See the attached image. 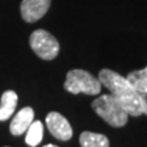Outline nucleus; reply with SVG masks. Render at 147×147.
<instances>
[{"mask_svg": "<svg viewBox=\"0 0 147 147\" xmlns=\"http://www.w3.org/2000/svg\"><path fill=\"white\" fill-rule=\"evenodd\" d=\"M98 80L100 85L107 87L110 91V94L118 99L127 115L140 117L144 114L145 105L142 96L139 91L134 88L126 77H123L120 74L110 69H103L99 71Z\"/></svg>", "mask_w": 147, "mask_h": 147, "instance_id": "nucleus-1", "label": "nucleus"}, {"mask_svg": "<svg viewBox=\"0 0 147 147\" xmlns=\"http://www.w3.org/2000/svg\"><path fill=\"white\" fill-rule=\"evenodd\" d=\"M92 108L113 127H123L127 123V113L113 94H102L92 102Z\"/></svg>", "mask_w": 147, "mask_h": 147, "instance_id": "nucleus-2", "label": "nucleus"}, {"mask_svg": "<svg viewBox=\"0 0 147 147\" xmlns=\"http://www.w3.org/2000/svg\"><path fill=\"white\" fill-rule=\"evenodd\" d=\"M64 88L72 94L85 93L96 96L100 93L102 85L97 77H94L91 72L82 69H74L66 74Z\"/></svg>", "mask_w": 147, "mask_h": 147, "instance_id": "nucleus-3", "label": "nucleus"}, {"mask_svg": "<svg viewBox=\"0 0 147 147\" xmlns=\"http://www.w3.org/2000/svg\"><path fill=\"white\" fill-rule=\"evenodd\" d=\"M32 50L43 60H53L58 57L60 45L57 38L45 30H36L30 37Z\"/></svg>", "mask_w": 147, "mask_h": 147, "instance_id": "nucleus-4", "label": "nucleus"}, {"mask_svg": "<svg viewBox=\"0 0 147 147\" xmlns=\"http://www.w3.org/2000/svg\"><path fill=\"white\" fill-rule=\"evenodd\" d=\"M45 124H47V127L50 131V134L55 139L67 141L72 137V129L70 123L60 113L50 112L47 115V118H45Z\"/></svg>", "mask_w": 147, "mask_h": 147, "instance_id": "nucleus-5", "label": "nucleus"}, {"mask_svg": "<svg viewBox=\"0 0 147 147\" xmlns=\"http://www.w3.org/2000/svg\"><path fill=\"white\" fill-rule=\"evenodd\" d=\"M50 3L52 0H22L20 7L22 18L28 24L37 22L47 13Z\"/></svg>", "mask_w": 147, "mask_h": 147, "instance_id": "nucleus-6", "label": "nucleus"}, {"mask_svg": "<svg viewBox=\"0 0 147 147\" xmlns=\"http://www.w3.org/2000/svg\"><path fill=\"white\" fill-rule=\"evenodd\" d=\"M34 112L31 107H25L18 112L10 124V132L15 136H20L27 131V129L33 123Z\"/></svg>", "mask_w": 147, "mask_h": 147, "instance_id": "nucleus-7", "label": "nucleus"}, {"mask_svg": "<svg viewBox=\"0 0 147 147\" xmlns=\"http://www.w3.org/2000/svg\"><path fill=\"white\" fill-rule=\"evenodd\" d=\"M17 105V94L13 91H5L1 94L0 102V121H5L11 118Z\"/></svg>", "mask_w": 147, "mask_h": 147, "instance_id": "nucleus-8", "label": "nucleus"}, {"mask_svg": "<svg viewBox=\"0 0 147 147\" xmlns=\"http://www.w3.org/2000/svg\"><path fill=\"white\" fill-rule=\"evenodd\" d=\"M80 145L81 147H109V140L103 134L84 131L80 135Z\"/></svg>", "mask_w": 147, "mask_h": 147, "instance_id": "nucleus-9", "label": "nucleus"}, {"mask_svg": "<svg viewBox=\"0 0 147 147\" xmlns=\"http://www.w3.org/2000/svg\"><path fill=\"white\" fill-rule=\"evenodd\" d=\"M126 79L130 81L136 91H139L140 93H147V66L129 72Z\"/></svg>", "mask_w": 147, "mask_h": 147, "instance_id": "nucleus-10", "label": "nucleus"}, {"mask_svg": "<svg viewBox=\"0 0 147 147\" xmlns=\"http://www.w3.org/2000/svg\"><path fill=\"white\" fill-rule=\"evenodd\" d=\"M43 139V124L39 120H34L27 129L26 144L31 147H36Z\"/></svg>", "mask_w": 147, "mask_h": 147, "instance_id": "nucleus-11", "label": "nucleus"}, {"mask_svg": "<svg viewBox=\"0 0 147 147\" xmlns=\"http://www.w3.org/2000/svg\"><path fill=\"white\" fill-rule=\"evenodd\" d=\"M141 96H142V99H144V105H145L144 114L147 115V93H141Z\"/></svg>", "mask_w": 147, "mask_h": 147, "instance_id": "nucleus-12", "label": "nucleus"}, {"mask_svg": "<svg viewBox=\"0 0 147 147\" xmlns=\"http://www.w3.org/2000/svg\"><path fill=\"white\" fill-rule=\"evenodd\" d=\"M43 147H58V146H55V145H52V144H49V145H45Z\"/></svg>", "mask_w": 147, "mask_h": 147, "instance_id": "nucleus-13", "label": "nucleus"}]
</instances>
